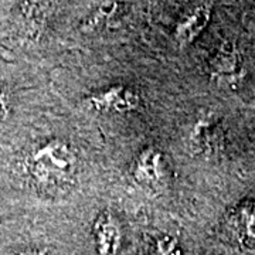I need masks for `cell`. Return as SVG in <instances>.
<instances>
[{
	"mask_svg": "<svg viewBox=\"0 0 255 255\" xmlns=\"http://www.w3.org/2000/svg\"><path fill=\"white\" fill-rule=\"evenodd\" d=\"M78 167V157L63 139H50L34 147L26 160V170L37 187L60 191L71 186Z\"/></svg>",
	"mask_w": 255,
	"mask_h": 255,
	"instance_id": "6da1fadb",
	"label": "cell"
},
{
	"mask_svg": "<svg viewBox=\"0 0 255 255\" xmlns=\"http://www.w3.org/2000/svg\"><path fill=\"white\" fill-rule=\"evenodd\" d=\"M85 104L102 114H132L142 108V97L136 90L117 84L90 94Z\"/></svg>",
	"mask_w": 255,
	"mask_h": 255,
	"instance_id": "7a4b0ae2",
	"label": "cell"
},
{
	"mask_svg": "<svg viewBox=\"0 0 255 255\" xmlns=\"http://www.w3.org/2000/svg\"><path fill=\"white\" fill-rule=\"evenodd\" d=\"M130 174L133 180L145 189L157 187L163 176V153L155 146L142 149L132 163Z\"/></svg>",
	"mask_w": 255,
	"mask_h": 255,
	"instance_id": "3957f363",
	"label": "cell"
},
{
	"mask_svg": "<svg viewBox=\"0 0 255 255\" xmlns=\"http://www.w3.org/2000/svg\"><path fill=\"white\" fill-rule=\"evenodd\" d=\"M92 238L98 255H117L122 243V230L118 219L110 210L98 214L92 226Z\"/></svg>",
	"mask_w": 255,
	"mask_h": 255,
	"instance_id": "277c9868",
	"label": "cell"
},
{
	"mask_svg": "<svg viewBox=\"0 0 255 255\" xmlns=\"http://www.w3.org/2000/svg\"><path fill=\"white\" fill-rule=\"evenodd\" d=\"M211 14H213V6L210 3H204L186 11L177 20L173 30V38L180 48L190 46L200 36L210 23Z\"/></svg>",
	"mask_w": 255,
	"mask_h": 255,
	"instance_id": "5b68a950",
	"label": "cell"
},
{
	"mask_svg": "<svg viewBox=\"0 0 255 255\" xmlns=\"http://www.w3.org/2000/svg\"><path fill=\"white\" fill-rule=\"evenodd\" d=\"M243 71V57L233 43H224L210 57L209 73L213 78L233 80Z\"/></svg>",
	"mask_w": 255,
	"mask_h": 255,
	"instance_id": "8992f818",
	"label": "cell"
},
{
	"mask_svg": "<svg viewBox=\"0 0 255 255\" xmlns=\"http://www.w3.org/2000/svg\"><path fill=\"white\" fill-rule=\"evenodd\" d=\"M230 226L241 246L255 250V200L241 201L231 211Z\"/></svg>",
	"mask_w": 255,
	"mask_h": 255,
	"instance_id": "52a82bcc",
	"label": "cell"
},
{
	"mask_svg": "<svg viewBox=\"0 0 255 255\" xmlns=\"http://www.w3.org/2000/svg\"><path fill=\"white\" fill-rule=\"evenodd\" d=\"M216 128H217V121L211 115L200 117L194 122L189 135V145L196 155L204 153L211 149Z\"/></svg>",
	"mask_w": 255,
	"mask_h": 255,
	"instance_id": "ba28073f",
	"label": "cell"
},
{
	"mask_svg": "<svg viewBox=\"0 0 255 255\" xmlns=\"http://www.w3.org/2000/svg\"><path fill=\"white\" fill-rule=\"evenodd\" d=\"M119 3L117 1H105L100 3L91 13L84 18L80 24V31L84 34H94L108 24L111 18L118 11Z\"/></svg>",
	"mask_w": 255,
	"mask_h": 255,
	"instance_id": "9c48e42d",
	"label": "cell"
},
{
	"mask_svg": "<svg viewBox=\"0 0 255 255\" xmlns=\"http://www.w3.org/2000/svg\"><path fill=\"white\" fill-rule=\"evenodd\" d=\"M155 255H182V250L179 246L177 238L172 236H162L153 244Z\"/></svg>",
	"mask_w": 255,
	"mask_h": 255,
	"instance_id": "30bf717a",
	"label": "cell"
},
{
	"mask_svg": "<svg viewBox=\"0 0 255 255\" xmlns=\"http://www.w3.org/2000/svg\"><path fill=\"white\" fill-rule=\"evenodd\" d=\"M6 114H7V97L4 91L0 88V121L4 119Z\"/></svg>",
	"mask_w": 255,
	"mask_h": 255,
	"instance_id": "8fae6325",
	"label": "cell"
},
{
	"mask_svg": "<svg viewBox=\"0 0 255 255\" xmlns=\"http://www.w3.org/2000/svg\"><path fill=\"white\" fill-rule=\"evenodd\" d=\"M16 255H50L46 248H34V250H26Z\"/></svg>",
	"mask_w": 255,
	"mask_h": 255,
	"instance_id": "7c38bea8",
	"label": "cell"
}]
</instances>
